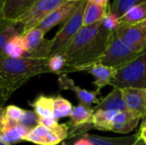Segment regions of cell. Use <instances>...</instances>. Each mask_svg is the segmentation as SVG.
I'll return each mask as SVG.
<instances>
[{
	"mask_svg": "<svg viewBox=\"0 0 146 145\" xmlns=\"http://www.w3.org/2000/svg\"><path fill=\"white\" fill-rule=\"evenodd\" d=\"M47 73L48 58L0 57V86L9 97L32 78Z\"/></svg>",
	"mask_w": 146,
	"mask_h": 145,
	"instance_id": "cell-1",
	"label": "cell"
},
{
	"mask_svg": "<svg viewBox=\"0 0 146 145\" xmlns=\"http://www.w3.org/2000/svg\"><path fill=\"white\" fill-rule=\"evenodd\" d=\"M145 52L146 49L120 39L114 31L111 34L108 48L99 62L118 70Z\"/></svg>",
	"mask_w": 146,
	"mask_h": 145,
	"instance_id": "cell-2",
	"label": "cell"
},
{
	"mask_svg": "<svg viewBox=\"0 0 146 145\" xmlns=\"http://www.w3.org/2000/svg\"><path fill=\"white\" fill-rule=\"evenodd\" d=\"M86 3L87 0L79 2L73 14L68 17V19L63 23L62 27L56 33L55 37L52 38V48L50 56L62 53V51L69 44L72 39L82 28L84 10Z\"/></svg>",
	"mask_w": 146,
	"mask_h": 145,
	"instance_id": "cell-3",
	"label": "cell"
},
{
	"mask_svg": "<svg viewBox=\"0 0 146 145\" xmlns=\"http://www.w3.org/2000/svg\"><path fill=\"white\" fill-rule=\"evenodd\" d=\"M110 85L118 88L146 89V52L117 70Z\"/></svg>",
	"mask_w": 146,
	"mask_h": 145,
	"instance_id": "cell-4",
	"label": "cell"
},
{
	"mask_svg": "<svg viewBox=\"0 0 146 145\" xmlns=\"http://www.w3.org/2000/svg\"><path fill=\"white\" fill-rule=\"evenodd\" d=\"M102 21L91 26H83L62 53H61L67 59L66 68L74 63L94 43L101 32Z\"/></svg>",
	"mask_w": 146,
	"mask_h": 145,
	"instance_id": "cell-5",
	"label": "cell"
},
{
	"mask_svg": "<svg viewBox=\"0 0 146 145\" xmlns=\"http://www.w3.org/2000/svg\"><path fill=\"white\" fill-rule=\"evenodd\" d=\"M67 3V0H37L36 3L17 21L23 27L24 32L38 27L53 11ZM23 32V33H24Z\"/></svg>",
	"mask_w": 146,
	"mask_h": 145,
	"instance_id": "cell-6",
	"label": "cell"
},
{
	"mask_svg": "<svg viewBox=\"0 0 146 145\" xmlns=\"http://www.w3.org/2000/svg\"><path fill=\"white\" fill-rule=\"evenodd\" d=\"M44 32L38 26L22 34L25 56L36 58H48L52 48V38H44Z\"/></svg>",
	"mask_w": 146,
	"mask_h": 145,
	"instance_id": "cell-7",
	"label": "cell"
},
{
	"mask_svg": "<svg viewBox=\"0 0 146 145\" xmlns=\"http://www.w3.org/2000/svg\"><path fill=\"white\" fill-rule=\"evenodd\" d=\"M68 131V126L66 124H59L55 129L38 125L27 132L23 141L37 145H56L67 138Z\"/></svg>",
	"mask_w": 146,
	"mask_h": 145,
	"instance_id": "cell-8",
	"label": "cell"
},
{
	"mask_svg": "<svg viewBox=\"0 0 146 145\" xmlns=\"http://www.w3.org/2000/svg\"><path fill=\"white\" fill-rule=\"evenodd\" d=\"M115 32L120 39L146 49V19L135 24H121Z\"/></svg>",
	"mask_w": 146,
	"mask_h": 145,
	"instance_id": "cell-9",
	"label": "cell"
},
{
	"mask_svg": "<svg viewBox=\"0 0 146 145\" xmlns=\"http://www.w3.org/2000/svg\"><path fill=\"white\" fill-rule=\"evenodd\" d=\"M29 131L27 127L10 121L5 115L4 107L0 109V141L10 145L23 141Z\"/></svg>",
	"mask_w": 146,
	"mask_h": 145,
	"instance_id": "cell-10",
	"label": "cell"
},
{
	"mask_svg": "<svg viewBox=\"0 0 146 145\" xmlns=\"http://www.w3.org/2000/svg\"><path fill=\"white\" fill-rule=\"evenodd\" d=\"M127 110L139 118L146 115V89L121 88Z\"/></svg>",
	"mask_w": 146,
	"mask_h": 145,
	"instance_id": "cell-11",
	"label": "cell"
},
{
	"mask_svg": "<svg viewBox=\"0 0 146 145\" xmlns=\"http://www.w3.org/2000/svg\"><path fill=\"white\" fill-rule=\"evenodd\" d=\"M58 85L62 90H69L75 93L77 98L80 101V103L87 107H92V104H99L101 102L98 97V91H89L86 89H82L80 86H77L74 84V81L70 79L66 73L59 74Z\"/></svg>",
	"mask_w": 146,
	"mask_h": 145,
	"instance_id": "cell-12",
	"label": "cell"
},
{
	"mask_svg": "<svg viewBox=\"0 0 146 145\" xmlns=\"http://www.w3.org/2000/svg\"><path fill=\"white\" fill-rule=\"evenodd\" d=\"M78 3L67 2L55 11L50 13L39 25V28L46 34L50 29L54 26L59 25L60 23H64L68 17L73 14L74 10L76 8Z\"/></svg>",
	"mask_w": 146,
	"mask_h": 145,
	"instance_id": "cell-13",
	"label": "cell"
},
{
	"mask_svg": "<svg viewBox=\"0 0 146 145\" xmlns=\"http://www.w3.org/2000/svg\"><path fill=\"white\" fill-rule=\"evenodd\" d=\"M85 71L95 77V81L93 84L97 86V91L98 92L104 86L110 85L111 80L117 73L116 68L103 65L100 62L88 67Z\"/></svg>",
	"mask_w": 146,
	"mask_h": 145,
	"instance_id": "cell-14",
	"label": "cell"
},
{
	"mask_svg": "<svg viewBox=\"0 0 146 145\" xmlns=\"http://www.w3.org/2000/svg\"><path fill=\"white\" fill-rule=\"evenodd\" d=\"M139 120L140 118L127 110L118 112L112 121L110 131L120 134H127L137 127Z\"/></svg>",
	"mask_w": 146,
	"mask_h": 145,
	"instance_id": "cell-15",
	"label": "cell"
},
{
	"mask_svg": "<svg viewBox=\"0 0 146 145\" xmlns=\"http://www.w3.org/2000/svg\"><path fill=\"white\" fill-rule=\"evenodd\" d=\"M37 0H6L2 18L8 21H17Z\"/></svg>",
	"mask_w": 146,
	"mask_h": 145,
	"instance_id": "cell-16",
	"label": "cell"
},
{
	"mask_svg": "<svg viewBox=\"0 0 146 145\" xmlns=\"http://www.w3.org/2000/svg\"><path fill=\"white\" fill-rule=\"evenodd\" d=\"M83 138H86L91 145H139L141 142L139 132L122 138L101 137L93 134H85Z\"/></svg>",
	"mask_w": 146,
	"mask_h": 145,
	"instance_id": "cell-17",
	"label": "cell"
},
{
	"mask_svg": "<svg viewBox=\"0 0 146 145\" xmlns=\"http://www.w3.org/2000/svg\"><path fill=\"white\" fill-rule=\"evenodd\" d=\"M94 109H103L115 112L127 111L121 89L118 87H114L112 91L109 95H107L103 100H101L99 104H98Z\"/></svg>",
	"mask_w": 146,
	"mask_h": 145,
	"instance_id": "cell-18",
	"label": "cell"
},
{
	"mask_svg": "<svg viewBox=\"0 0 146 145\" xmlns=\"http://www.w3.org/2000/svg\"><path fill=\"white\" fill-rule=\"evenodd\" d=\"M22 26L15 21L0 20V57L3 56V49L7 42L15 35L23 34Z\"/></svg>",
	"mask_w": 146,
	"mask_h": 145,
	"instance_id": "cell-19",
	"label": "cell"
},
{
	"mask_svg": "<svg viewBox=\"0 0 146 145\" xmlns=\"http://www.w3.org/2000/svg\"><path fill=\"white\" fill-rule=\"evenodd\" d=\"M110 9L87 1L84 10L83 26H91L101 21L108 14Z\"/></svg>",
	"mask_w": 146,
	"mask_h": 145,
	"instance_id": "cell-20",
	"label": "cell"
},
{
	"mask_svg": "<svg viewBox=\"0 0 146 145\" xmlns=\"http://www.w3.org/2000/svg\"><path fill=\"white\" fill-rule=\"evenodd\" d=\"M94 114V109L80 104L73 109L70 115V122L74 128H80L81 126H92V116Z\"/></svg>",
	"mask_w": 146,
	"mask_h": 145,
	"instance_id": "cell-21",
	"label": "cell"
},
{
	"mask_svg": "<svg viewBox=\"0 0 146 145\" xmlns=\"http://www.w3.org/2000/svg\"><path fill=\"white\" fill-rule=\"evenodd\" d=\"M31 106L33 108V111L38 117L47 118L53 117L54 110V97L39 96L32 103Z\"/></svg>",
	"mask_w": 146,
	"mask_h": 145,
	"instance_id": "cell-22",
	"label": "cell"
},
{
	"mask_svg": "<svg viewBox=\"0 0 146 145\" xmlns=\"http://www.w3.org/2000/svg\"><path fill=\"white\" fill-rule=\"evenodd\" d=\"M118 112L98 109L92 116V127L99 131H110L112 121Z\"/></svg>",
	"mask_w": 146,
	"mask_h": 145,
	"instance_id": "cell-23",
	"label": "cell"
},
{
	"mask_svg": "<svg viewBox=\"0 0 146 145\" xmlns=\"http://www.w3.org/2000/svg\"><path fill=\"white\" fill-rule=\"evenodd\" d=\"M24 56L25 48L22 40V34L15 35L5 44L3 49V56L18 58Z\"/></svg>",
	"mask_w": 146,
	"mask_h": 145,
	"instance_id": "cell-24",
	"label": "cell"
},
{
	"mask_svg": "<svg viewBox=\"0 0 146 145\" xmlns=\"http://www.w3.org/2000/svg\"><path fill=\"white\" fill-rule=\"evenodd\" d=\"M146 19V3L132 7L120 18L121 24H135Z\"/></svg>",
	"mask_w": 146,
	"mask_h": 145,
	"instance_id": "cell-25",
	"label": "cell"
},
{
	"mask_svg": "<svg viewBox=\"0 0 146 145\" xmlns=\"http://www.w3.org/2000/svg\"><path fill=\"white\" fill-rule=\"evenodd\" d=\"M73 106L69 101L62 97L61 96H57L54 97V110H53V117L56 120H59L64 117H70Z\"/></svg>",
	"mask_w": 146,
	"mask_h": 145,
	"instance_id": "cell-26",
	"label": "cell"
},
{
	"mask_svg": "<svg viewBox=\"0 0 146 145\" xmlns=\"http://www.w3.org/2000/svg\"><path fill=\"white\" fill-rule=\"evenodd\" d=\"M146 3V0H114L111 4L110 13L121 18L132 7Z\"/></svg>",
	"mask_w": 146,
	"mask_h": 145,
	"instance_id": "cell-27",
	"label": "cell"
},
{
	"mask_svg": "<svg viewBox=\"0 0 146 145\" xmlns=\"http://www.w3.org/2000/svg\"><path fill=\"white\" fill-rule=\"evenodd\" d=\"M67 66L66 57L59 53L48 57V68L50 73H54L57 74L64 73Z\"/></svg>",
	"mask_w": 146,
	"mask_h": 145,
	"instance_id": "cell-28",
	"label": "cell"
},
{
	"mask_svg": "<svg viewBox=\"0 0 146 145\" xmlns=\"http://www.w3.org/2000/svg\"><path fill=\"white\" fill-rule=\"evenodd\" d=\"M21 126L27 127V129L31 130L36 126L38 125V116L36 115L34 111L30 110H24V114L19 122Z\"/></svg>",
	"mask_w": 146,
	"mask_h": 145,
	"instance_id": "cell-29",
	"label": "cell"
},
{
	"mask_svg": "<svg viewBox=\"0 0 146 145\" xmlns=\"http://www.w3.org/2000/svg\"><path fill=\"white\" fill-rule=\"evenodd\" d=\"M4 113H5L6 117L10 121L15 124H19L24 114V109L15 105H9L7 107H4Z\"/></svg>",
	"mask_w": 146,
	"mask_h": 145,
	"instance_id": "cell-30",
	"label": "cell"
},
{
	"mask_svg": "<svg viewBox=\"0 0 146 145\" xmlns=\"http://www.w3.org/2000/svg\"><path fill=\"white\" fill-rule=\"evenodd\" d=\"M103 25L107 28L109 31L114 32L117 29V27L121 25L120 18H118L116 15H113L112 13L108 14L102 21Z\"/></svg>",
	"mask_w": 146,
	"mask_h": 145,
	"instance_id": "cell-31",
	"label": "cell"
},
{
	"mask_svg": "<svg viewBox=\"0 0 146 145\" xmlns=\"http://www.w3.org/2000/svg\"><path fill=\"white\" fill-rule=\"evenodd\" d=\"M38 125H42L47 128L55 129L59 124L57 120H56L54 117H47V118L38 117Z\"/></svg>",
	"mask_w": 146,
	"mask_h": 145,
	"instance_id": "cell-32",
	"label": "cell"
},
{
	"mask_svg": "<svg viewBox=\"0 0 146 145\" xmlns=\"http://www.w3.org/2000/svg\"><path fill=\"white\" fill-rule=\"evenodd\" d=\"M10 97L7 94V92L0 86V109L3 108V104L6 103V101Z\"/></svg>",
	"mask_w": 146,
	"mask_h": 145,
	"instance_id": "cell-33",
	"label": "cell"
},
{
	"mask_svg": "<svg viewBox=\"0 0 146 145\" xmlns=\"http://www.w3.org/2000/svg\"><path fill=\"white\" fill-rule=\"evenodd\" d=\"M87 1L99 4V5L106 7V8H110V9L111 8V4L110 3V0H87Z\"/></svg>",
	"mask_w": 146,
	"mask_h": 145,
	"instance_id": "cell-34",
	"label": "cell"
},
{
	"mask_svg": "<svg viewBox=\"0 0 146 145\" xmlns=\"http://www.w3.org/2000/svg\"><path fill=\"white\" fill-rule=\"evenodd\" d=\"M139 132V137L141 140L146 145V128H140V131Z\"/></svg>",
	"mask_w": 146,
	"mask_h": 145,
	"instance_id": "cell-35",
	"label": "cell"
},
{
	"mask_svg": "<svg viewBox=\"0 0 146 145\" xmlns=\"http://www.w3.org/2000/svg\"><path fill=\"white\" fill-rule=\"evenodd\" d=\"M74 145H91V144H90L89 141H88L86 138H80L79 140H77V141L74 143Z\"/></svg>",
	"mask_w": 146,
	"mask_h": 145,
	"instance_id": "cell-36",
	"label": "cell"
},
{
	"mask_svg": "<svg viewBox=\"0 0 146 145\" xmlns=\"http://www.w3.org/2000/svg\"><path fill=\"white\" fill-rule=\"evenodd\" d=\"M6 0H0V20L2 19V15H3V7L5 5Z\"/></svg>",
	"mask_w": 146,
	"mask_h": 145,
	"instance_id": "cell-37",
	"label": "cell"
},
{
	"mask_svg": "<svg viewBox=\"0 0 146 145\" xmlns=\"http://www.w3.org/2000/svg\"><path fill=\"white\" fill-rule=\"evenodd\" d=\"M143 121H142V124H141V126L140 128H146V115L143 118Z\"/></svg>",
	"mask_w": 146,
	"mask_h": 145,
	"instance_id": "cell-38",
	"label": "cell"
},
{
	"mask_svg": "<svg viewBox=\"0 0 146 145\" xmlns=\"http://www.w3.org/2000/svg\"><path fill=\"white\" fill-rule=\"evenodd\" d=\"M83 0H67V2H72V3H79Z\"/></svg>",
	"mask_w": 146,
	"mask_h": 145,
	"instance_id": "cell-39",
	"label": "cell"
},
{
	"mask_svg": "<svg viewBox=\"0 0 146 145\" xmlns=\"http://www.w3.org/2000/svg\"><path fill=\"white\" fill-rule=\"evenodd\" d=\"M0 145H10V144H6V143H4V142L0 141Z\"/></svg>",
	"mask_w": 146,
	"mask_h": 145,
	"instance_id": "cell-40",
	"label": "cell"
},
{
	"mask_svg": "<svg viewBox=\"0 0 146 145\" xmlns=\"http://www.w3.org/2000/svg\"><path fill=\"white\" fill-rule=\"evenodd\" d=\"M141 142H142V140H141ZM141 142H140V143H141ZM140 143H139V144H140ZM139 145H141V144H139Z\"/></svg>",
	"mask_w": 146,
	"mask_h": 145,
	"instance_id": "cell-41",
	"label": "cell"
}]
</instances>
